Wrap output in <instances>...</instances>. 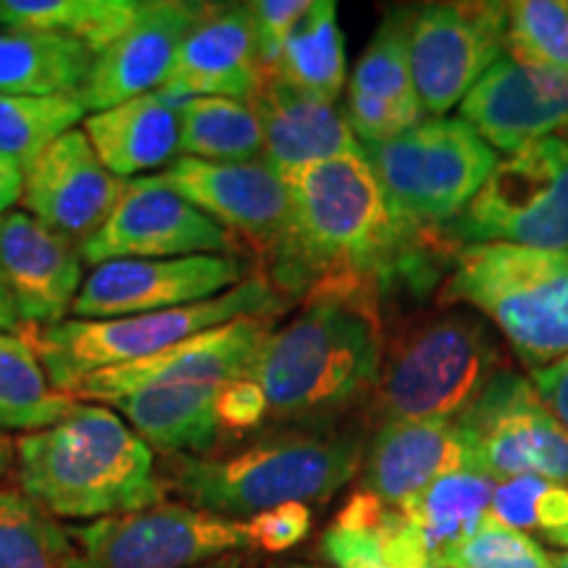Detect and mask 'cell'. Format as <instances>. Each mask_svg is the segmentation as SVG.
Segmentation results:
<instances>
[{
	"mask_svg": "<svg viewBox=\"0 0 568 568\" xmlns=\"http://www.w3.org/2000/svg\"><path fill=\"white\" fill-rule=\"evenodd\" d=\"M69 531L27 495L0 489V568H69Z\"/></svg>",
	"mask_w": 568,
	"mask_h": 568,
	"instance_id": "cell-32",
	"label": "cell"
},
{
	"mask_svg": "<svg viewBox=\"0 0 568 568\" xmlns=\"http://www.w3.org/2000/svg\"><path fill=\"white\" fill-rule=\"evenodd\" d=\"M182 159L247 163L264 155L258 116L232 98H184L180 105Z\"/></svg>",
	"mask_w": 568,
	"mask_h": 568,
	"instance_id": "cell-30",
	"label": "cell"
},
{
	"mask_svg": "<svg viewBox=\"0 0 568 568\" xmlns=\"http://www.w3.org/2000/svg\"><path fill=\"white\" fill-rule=\"evenodd\" d=\"M311 9V0H255L251 3L255 53L261 71H274L290 32Z\"/></svg>",
	"mask_w": 568,
	"mask_h": 568,
	"instance_id": "cell-39",
	"label": "cell"
},
{
	"mask_svg": "<svg viewBox=\"0 0 568 568\" xmlns=\"http://www.w3.org/2000/svg\"><path fill=\"white\" fill-rule=\"evenodd\" d=\"M385 347L374 293L316 295L268 332L247 379L264 389L268 416L316 429L374 393Z\"/></svg>",
	"mask_w": 568,
	"mask_h": 568,
	"instance_id": "cell-2",
	"label": "cell"
},
{
	"mask_svg": "<svg viewBox=\"0 0 568 568\" xmlns=\"http://www.w3.org/2000/svg\"><path fill=\"white\" fill-rule=\"evenodd\" d=\"M0 272L19 322L45 329L61 324L80 295L82 251L32 213L11 211L0 219Z\"/></svg>",
	"mask_w": 568,
	"mask_h": 568,
	"instance_id": "cell-20",
	"label": "cell"
},
{
	"mask_svg": "<svg viewBox=\"0 0 568 568\" xmlns=\"http://www.w3.org/2000/svg\"><path fill=\"white\" fill-rule=\"evenodd\" d=\"M224 385L182 382L153 385L105 400L119 408L132 429L151 447L163 453H209L219 439L216 397Z\"/></svg>",
	"mask_w": 568,
	"mask_h": 568,
	"instance_id": "cell-25",
	"label": "cell"
},
{
	"mask_svg": "<svg viewBox=\"0 0 568 568\" xmlns=\"http://www.w3.org/2000/svg\"><path fill=\"white\" fill-rule=\"evenodd\" d=\"M531 385L545 406L552 410V416L568 429V355L539 372H531Z\"/></svg>",
	"mask_w": 568,
	"mask_h": 568,
	"instance_id": "cell-43",
	"label": "cell"
},
{
	"mask_svg": "<svg viewBox=\"0 0 568 568\" xmlns=\"http://www.w3.org/2000/svg\"><path fill=\"white\" fill-rule=\"evenodd\" d=\"M503 368V347L477 314L439 311L385 347L376 414L382 422H456Z\"/></svg>",
	"mask_w": 568,
	"mask_h": 568,
	"instance_id": "cell-5",
	"label": "cell"
},
{
	"mask_svg": "<svg viewBox=\"0 0 568 568\" xmlns=\"http://www.w3.org/2000/svg\"><path fill=\"white\" fill-rule=\"evenodd\" d=\"M266 568H326V566H316V564H272Z\"/></svg>",
	"mask_w": 568,
	"mask_h": 568,
	"instance_id": "cell-48",
	"label": "cell"
},
{
	"mask_svg": "<svg viewBox=\"0 0 568 568\" xmlns=\"http://www.w3.org/2000/svg\"><path fill=\"white\" fill-rule=\"evenodd\" d=\"M447 230L466 245L500 243L568 253V142L539 140L497 161Z\"/></svg>",
	"mask_w": 568,
	"mask_h": 568,
	"instance_id": "cell-9",
	"label": "cell"
},
{
	"mask_svg": "<svg viewBox=\"0 0 568 568\" xmlns=\"http://www.w3.org/2000/svg\"><path fill=\"white\" fill-rule=\"evenodd\" d=\"M460 116L487 145L516 153L568 130V80L506 51L460 101Z\"/></svg>",
	"mask_w": 568,
	"mask_h": 568,
	"instance_id": "cell-15",
	"label": "cell"
},
{
	"mask_svg": "<svg viewBox=\"0 0 568 568\" xmlns=\"http://www.w3.org/2000/svg\"><path fill=\"white\" fill-rule=\"evenodd\" d=\"M497 481L474 466L456 468L416 493L400 510L432 560L464 539L489 516Z\"/></svg>",
	"mask_w": 568,
	"mask_h": 568,
	"instance_id": "cell-27",
	"label": "cell"
},
{
	"mask_svg": "<svg viewBox=\"0 0 568 568\" xmlns=\"http://www.w3.org/2000/svg\"><path fill=\"white\" fill-rule=\"evenodd\" d=\"M566 134H568V130H566ZM566 142H568V140H566Z\"/></svg>",
	"mask_w": 568,
	"mask_h": 568,
	"instance_id": "cell-49",
	"label": "cell"
},
{
	"mask_svg": "<svg viewBox=\"0 0 568 568\" xmlns=\"http://www.w3.org/2000/svg\"><path fill=\"white\" fill-rule=\"evenodd\" d=\"M550 560H552V568H568V550L550 552Z\"/></svg>",
	"mask_w": 568,
	"mask_h": 568,
	"instance_id": "cell-47",
	"label": "cell"
},
{
	"mask_svg": "<svg viewBox=\"0 0 568 568\" xmlns=\"http://www.w3.org/2000/svg\"><path fill=\"white\" fill-rule=\"evenodd\" d=\"M364 443L353 432L316 426L253 443L222 458L180 456L172 487L213 516H255L282 503L329 500L358 471Z\"/></svg>",
	"mask_w": 568,
	"mask_h": 568,
	"instance_id": "cell-4",
	"label": "cell"
},
{
	"mask_svg": "<svg viewBox=\"0 0 568 568\" xmlns=\"http://www.w3.org/2000/svg\"><path fill=\"white\" fill-rule=\"evenodd\" d=\"M184 98L140 95L98 111L84 122L92 151L113 176H134L180 153V105Z\"/></svg>",
	"mask_w": 568,
	"mask_h": 568,
	"instance_id": "cell-24",
	"label": "cell"
},
{
	"mask_svg": "<svg viewBox=\"0 0 568 568\" xmlns=\"http://www.w3.org/2000/svg\"><path fill=\"white\" fill-rule=\"evenodd\" d=\"M345 116L353 134L364 140V145L393 140L397 134L414 130L416 124L424 122L422 109H408V105L379 101V98L351 95V92H347Z\"/></svg>",
	"mask_w": 568,
	"mask_h": 568,
	"instance_id": "cell-38",
	"label": "cell"
},
{
	"mask_svg": "<svg viewBox=\"0 0 568 568\" xmlns=\"http://www.w3.org/2000/svg\"><path fill=\"white\" fill-rule=\"evenodd\" d=\"M314 516L305 503H282L264 514H255L247 521L251 542L266 552H284L301 545L311 535Z\"/></svg>",
	"mask_w": 568,
	"mask_h": 568,
	"instance_id": "cell-40",
	"label": "cell"
},
{
	"mask_svg": "<svg viewBox=\"0 0 568 568\" xmlns=\"http://www.w3.org/2000/svg\"><path fill=\"white\" fill-rule=\"evenodd\" d=\"M251 3L203 6L184 34L166 82L172 98H232L247 103L261 82Z\"/></svg>",
	"mask_w": 568,
	"mask_h": 568,
	"instance_id": "cell-21",
	"label": "cell"
},
{
	"mask_svg": "<svg viewBox=\"0 0 568 568\" xmlns=\"http://www.w3.org/2000/svg\"><path fill=\"white\" fill-rule=\"evenodd\" d=\"M21 193H24V169L0 153V219L19 201Z\"/></svg>",
	"mask_w": 568,
	"mask_h": 568,
	"instance_id": "cell-44",
	"label": "cell"
},
{
	"mask_svg": "<svg viewBox=\"0 0 568 568\" xmlns=\"http://www.w3.org/2000/svg\"><path fill=\"white\" fill-rule=\"evenodd\" d=\"M489 518L535 542L568 550V485L539 477L497 481Z\"/></svg>",
	"mask_w": 568,
	"mask_h": 568,
	"instance_id": "cell-34",
	"label": "cell"
},
{
	"mask_svg": "<svg viewBox=\"0 0 568 568\" xmlns=\"http://www.w3.org/2000/svg\"><path fill=\"white\" fill-rule=\"evenodd\" d=\"M445 301L471 305L531 372L568 355V253L464 245L453 253Z\"/></svg>",
	"mask_w": 568,
	"mask_h": 568,
	"instance_id": "cell-6",
	"label": "cell"
},
{
	"mask_svg": "<svg viewBox=\"0 0 568 568\" xmlns=\"http://www.w3.org/2000/svg\"><path fill=\"white\" fill-rule=\"evenodd\" d=\"M274 74L293 88L335 103L345 88V38L332 0H311V9L297 21L284 42Z\"/></svg>",
	"mask_w": 568,
	"mask_h": 568,
	"instance_id": "cell-28",
	"label": "cell"
},
{
	"mask_svg": "<svg viewBox=\"0 0 568 568\" xmlns=\"http://www.w3.org/2000/svg\"><path fill=\"white\" fill-rule=\"evenodd\" d=\"M508 3H429L408 17L410 77L424 113L445 119L508 51Z\"/></svg>",
	"mask_w": 568,
	"mask_h": 568,
	"instance_id": "cell-12",
	"label": "cell"
},
{
	"mask_svg": "<svg viewBox=\"0 0 568 568\" xmlns=\"http://www.w3.org/2000/svg\"><path fill=\"white\" fill-rule=\"evenodd\" d=\"M245 280V264L230 253L109 261L84 280L71 311L77 318L153 314L211 301Z\"/></svg>",
	"mask_w": 568,
	"mask_h": 568,
	"instance_id": "cell-14",
	"label": "cell"
},
{
	"mask_svg": "<svg viewBox=\"0 0 568 568\" xmlns=\"http://www.w3.org/2000/svg\"><path fill=\"white\" fill-rule=\"evenodd\" d=\"M77 406L74 397L53 393L24 337L0 332V429H48Z\"/></svg>",
	"mask_w": 568,
	"mask_h": 568,
	"instance_id": "cell-31",
	"label": "cell"
},
{
	"mask_svg": "<svg viewBox=\"0 0 568 568\" xmlns=\"http://www.w3.org/2000/svg\"><path fill=\"white\" fill-rule=\"evenodd\" d=\"M280 305V295L268 280L247 276L237 287L195 305L119 318H71L45 329L27 326L24 339L32 345L51 387L71 395L84 376L151 358L234 318H268Z\"/></svg>",
	"mask_w": 568,
	"mask_h": 568,
	"instance_id": "cell-7",
	"label": "cell"
},
{
	"mask_svg": "<svg viewBox=\"0 0 568 568\" xmlns=\"http://www.w3.org/2000/svg\"><path fill=\"white\" fill-rule=\"evenodd\" d=\"M290 219L268 251V284L287 295L374 293L418 266V234L389 213L372 163L345 153L282 174Z\"/></svg>",
	"mask_w": 568,
	"mask_h": 568,
	"instance_id": "cell-1",
	"label": "cell"
},
{
	"mask_svg": "<svg viewBox=\"0 0 568 568\" xmlns=\"http://www.w3.org/2000/svg\"><path fill=\"white\" fill-rule=\"evenodd\" d=\"M84 113L77 95L30 98L0 92V153L27 169L53 140L74 130Z\"/></svg>",
	"mask_w": 568,
	"mask_h": 568,
	"instance_id": "cell-33",
	"label": "cell"
},
{
	"mask_svg": "<svg viewBox=\"0 0 568 568\" xmlns=\"http://www.w3.org/2000/svg\"><path fill=\"white\" fill-rule=\"evenodd\" d=\"M21 487L48 516L111 518L159 506L151 445L105 406L19 439Z\"/></svg>",
	"mask_w": 568,
	"mask_h": 568,
	"instance_id": "cell-3",
	"label": "cell"
},
{
	"mask_svg": "<svg viewBox=\"0 0 568 568\" xmlns=\"http://www.w3.org/2000/svg\"><path fill=\"white\" fill-rule=\"evenodd\" d=\"M322 552L335 568H389L372 531L339 529L332 524L322 537Z\"/></svg>",
	"mask_w": 568,
	"mask_h": 568,
	"instance_id": "cell-42",
	"label": "cell"
},
{
	"mask_svg": "<svg viewBox=\"0 0 568 568\" xmlns=\"http://www.w3.org/2000/svg\"><path fill=\"white\" fill-rule=\"evenodd\" d=\"M69 568H195L253 548L247 524L182 503L98 518L69 529Z\"/></svg>",
	"mask_w": 568,
	"mask_h": 568,
	"instance_id": "cell-10",
	"label": "cell"
},
{
	"mask_svg": "<svg viewBox=\"0 0 568 568\" xmlns=\"http://www.w3.org/2000/svg\"><path fill=\"white\" fill-rule=\"evenodd\" d=\"M468 466L495 481L539 477L568 485V429L527 376L503 368L456 418Z\"/></svg>",
	"mask_w": 568,
	"mask_h": 568,
	"instance_id": "cell-11",
	"label": "cell"
},
{
	"mask_svg": "<svg viewBox=\"0 0 568 568\" xmlns=\"http://www.w3.org/2000/svg\"><path fill=\"white\" fill-rule=\"evenodd\" d=\"M232 237L195 205L172 193L161 176L124 184L109 219L82 243L84 264L155 261L230 253Z\"/></svg>",
	"mask_w": 568,
	"mask_h": 568,
	"instance_id": "cell-13",
	"label": "cell"
},
{
	"mask_svg": "<svg viewBox=\"0 0 568 568\" xmlns=\"http://www.w3.org/2000/svg\"><path fill=\"white\" fill-rule=\"evenodd\" d=\"M437 568H552V560L535 539L487 516L477 529L443 550Z\"/></svg>",
	"mask_w": 568,
	"mask_h": 568,
	"instance_id": "cell-37",
	"label": "cell"
},
{
	"mask_svg": "<svg viewBox=\"0 0 568 568\" xmlns=\"http://www.w3.org/2000/svg\"><path fill=\"white\" fill-rule=\"evenodd\" d=\"M468 466L456 422H382L364 458V489L400 508L447 471Z\"/></svg>",
	"mask_w": 568,
	"mask_h": 568,
	"instance_id": "cell-23",
	"label": "cell"
},
{
	"mask_svg": "<svg viewBox=\"0 0 568 568\" xmlns=\"http://www.w3.org/2000/svg\"><path fill=\"white\" fill-rule=\"evenodd\" d=\"M508 53L568 80V3L516 0L508 3Z\"/></svg>",
	"mask_w": 568,
	"mask_h": 568,
	"instance_id": "cell-36",
	"label": "cell"
},
{
	"mask_svg": "<svg viewBox=\"0 0 568 568\" xmlns=\"http://www.w3.org/2000/svg\"><path fill=\"white\" fill-rule=\"evenodd\" d=\"M195 568H243V560H240V558H234V556H224V558L209 560V564H203V566H195Z\"/></svg>",
	"mask_w": 568,
	"mask_h": 568,
	"instance_id": "cell-46",
	"label": "cell"
},
{
	"mask_svg": "<svg viewBox=\"0 0 568 568\" xmlns=\"http://www.w3.org/2000/svg\"><path fill=\"white\" fill-rule=\"evenodd\" d=\"M408 17L410 11L406 9L387 13L353 71L351 90H347L351 95L379 98V101L400 103L408 109H422L414 77H410Z\"/></svg>",
	"mask_w": 568,
	"mask_h": 568,
	"instance_id": "cell-35",
	"label": "cell"
},
{
	"mask_svg": "<svg viewBox=\"0 0 568 568\" xmlns=\"http://www.w3.org/2000/svg\"><path fill=\"white\" fill-rule=\"evenodd\" d=\"M361 148L395 222L418 234L456 222L497 163L464 119H424L393 140Z\"/></svg>",
	"mask_w": 568,
	"mask_h": 568,
	"instance_id": "cell-8",
	"label": "cell"
},
{
	"mask_svg": "<svg viewBox=\"0 0 568 568\" xmlns=\"http://www.w3.org/2000/svg\"><path fill=\"white\" fill-rule=\"evenodd\" d=\"M247 105L264 132V161L280 174L364 151L335 103L293 88L274 71L261 74Z\"/></svg>",
	"mask_w": 568,
	"mask_h": 568,
	"instance_id": "cell-22",
	"label": "cell"
},
{
	"mask_svg": "<svg viewBox=\"0 0 568 568\" xmlns=\"http://www.w3.org/2000/svg\"><path fill=\"white\" fill-rule=\"evenodd\" d=\"M95 53L67 34L0 27V92L3 95H77Z\"/></svg>",
	"mask_w": 568,
	"mask_h": 568,
	"instance_id": "cell-26",
	"label": "cell"
},
{
	"mask_svg": "<svg viewBox=\"0 0 568 568\" xmlns=\"http://www.w3.org/2000/svg\"><path fill=\"white\" fill-rule=\"evenodd\" d=\"M161 182L211 222L240 232L268 253L280 243L290 219V195L282 174L266 161L219 163L180 159Z\"/></svg>",
	"mask_w": 568,
	"mask_h": 568,
	"instance_id": "cell-17",
	"label": "cell"
},
{
	"mask_svg": "<svg viewBox=\"0 0 568 568\" xmlns=\"http://www.w3.org/2000/svg\"><path fill=\"white\" fill-rule=\"evenodd\" d=\"M268 416V400L258 382L253 379H234L226 382L222 393L216 397V418L219 426H226L232 432L255 429Z\"/></svg>",
	"mask_w": 568,
	"mask_h": 568,
	"instance_id": "cell-41",
	"label": "cell"
},
{
	"mask_svg": "<svg viewBox=\"0 0 568 568\" xmlns=\"http://www.w3.org/2000/svg\"><path fill=\"white\" fill-rule=\"evenodd\" d=\"M124 184L103 166L88 134L71 130L24 169L21 201L38 222L84 243L109 219Z\"/></svg>",
	"mask_w": 568,
	"mask_h": 568,
	"instance_id": "cell-18",
	"label": "cell"
},
{
	"mask_svg": "<svg viewBox=\"0 0 568 568\" xmlns=\"http://www.w3.org/2000/svg\"><path fill=\"white\" fill-rule=\"evenodd\" d=\"M19 314L17 305H13V297L9 293V284L3 280V272H0V332L17 329Z\"/></svg>",
	"mask_w": 568,
	"mask_h": 568,
	"instance_id": "cell-45",
	"label": "cell"
},
{
	"mask_svg": "<svg viewBox=\"0 0 568 568\" xmlns=\"http://www.w3.org/2000/svg\"><path fill=\"white\" fill-rule=\"evenodd\" d=\"M140 11V0H0V27L67 34L95 59L113 45Z\"/></svg>",
	"mask_w": 568,
	"mask_h": 568,
	"instance_id": "cell-29",
	"label": "cell"
},
{
	"mask_svg": "<svg viewBox=\"0 0 568 568\" xmlns=\"http://www.w3.org/2000/svg\"><path fill=\"white\" fill-rule=\"evenodd\" d=\"M205 3L187 0H148L113 45L98 55L82 90L77 92L84 111L113 105L163 88L184 34L203 13Z\"/></svg>",
	"mask_w": 568,
	"mask_h": 568,
	"instance_id": "cell-19",
	"label": "cell"
},
{
	"mask_svg": "<svg viewBox=\"0 0 568 568\" xmlns=\"http://www.w3.org/2000/svg\"><path fill=\"white\" fill-rule=\"evenodd\" d=\"M266 337L268 318H234L216 329L182 339L151 358L84 376L71 395L82 397V400L105 403L116 395L153 385H182V382L226 385V382L245 379Z\"/></svg>",
	"mask_w": 568,
	"mask_h": 568,
	"instance_id": "cell-16",
	"label": "cell"
}]
</instances>
